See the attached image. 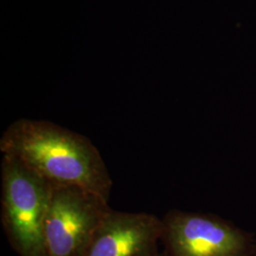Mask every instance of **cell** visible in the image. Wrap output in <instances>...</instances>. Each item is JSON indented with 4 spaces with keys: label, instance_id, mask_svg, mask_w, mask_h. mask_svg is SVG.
<instances>
[{
    "label": "cell",
    "instance_id": "obj_1",
    "mask_svg": "<svg viewBox=\"0 0 256 256\" xmlns=\"http://www.w3.org/2000/svg\"><path fill=\"white\" fill-rule=\"evenodd\" d=\"M3 155L16 156L52 185H74L110 200L112 180L88 138L46 120L21 119L0 138Z\"/></svg>",
    "mask_w": 256,
    "mask_h": 256
},
{
    "label": "cell",
    "instance_id": "obj_2",
    "mask_svg": "<svg viewBox=\"0 0 256 256\" xmlns=\"http://www.w3.org/2000/svg\"><path fill=\"white\" fill-rule=\"evenodd\" d=\"M1 220L10 246L20 256H46L45 223L52 184L18 158L1 162Z\"/></svg>",
    "mask_w": 256,
    "mask_h": 256
},
{
    "label": "cell",
    "instance_id": "obj_3",
    "mask_svg": "<svg viewBox=\"0 0 256 256\" xmlns=\"http://www.w3.org/2000/svg\"><path fill=\"white\" fill-rule=\"evenodd\" d=\"M111 210L100 196L74 185H52L45 223L46 256H82Z\"/></svg>",
    "mask_w": 256,
    "mask_h": 256
},
{
    "label": "cell",
    "instance_id": "obj_4",
    "mask_svg": "<svg viewBox=\"0 0 256 256\" xmlns=\"http://www.w3.org/2000/svg\"><path fill=\"white\" fill-rule=\"evenodd\" d=\"M162 242L166 256H252L256 239L210 214L172 210L165 214Z\"/></svg>",
    "mask_w": 256,
    "mask_h": 256
},
{
    "label": "cell",
    "instance_id": "obj_5",
    "mask_svg": "<svg viewBox=\"0 0 256 256\" xmlns=\"http://www.w3.org/2000/svg\"><path fill=\"white\" fill-rule=\"evenodd\" d=\"M162 230V220L155 214L111 209L82 256H158Z\"/></svg>",
    "mask_w": 256,
    "mask_h": 256
},
{
    "label": "cell",
    "instance_id": "obj_6",
    "mask_svg": "<svg viewBox=\"0 0 256 256\" xmlns=\"http://www.w3.org/2000/svg\"><path fill=\"white\" fill-rule=\"evenodd\" d=\"M252 256H256V243H254V250H252Z\"/></svg>",
    "mask_w": 256,
    "mask_h": 256
},
{
    "label": "cell",
    "instance_id": "obj_7",
    "mask_svg": "<svg viewBox=\"0 0 256 256\" xmlns=\"http://www.w3.org/2000/svg\"><path fill=\"white\" fill-rule=\"evenodd\" d=\"M158 256H165L164 252H160V254H158Z\"/></svg>",
    "mask_w": 256,
    "mask_h": 256
}]
</instances>
